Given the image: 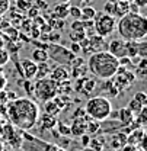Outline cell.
<instances>
[{"label":"cell","mask_w":147,"mask_h":151,"mask_svg":"<svg viewBox=\"0 0 147 151\" xmlns=\"http://www.w3.org/2000/svg\"><path fill=\"white\" fill-rule=\"evenodd\" d=\"M7 116L20 131H29L37 125L39 108L29 97H16L7 103Z\"/></svg>","instance_id":"obj_1"},{"label":"cell","mask_w":147,"mask_h":151,"mask_svg":"<svg viewBox=\"0 0 147 151\" xmlns=\"http://www.w3.org/2000/svg\"><path fill=\"white\" fill-rule=\"evenodd\" d=\"M115 29L124 41H141L147 37V19L141 13H127L118 19Z\"/></svg>","instance_id":"obj_2"},{"label":"cell","mask_w":147,"mask_h":151,"mask_svg":"<svg viewBox=\"0 0 147 151\" xmlns=\"http://www.w3.org/2000/svg\"><path fill=\"white\" fill-rule=\"evenodd\" d=\"M86 67L96 78L101 80H109L117 73L119 67V61L115 55L105 51H98L89 55L86 60Z\"/></svg>","instance_id":"obj_3"},{"label":"cell","mask_w":147,"mask_h":151,"mask_svg":"<svg viewBox=\"0 0 147 151\" xmlns=\"http://www.w3.org/2000/svg\"><path fill=\"white\" fill-rule=\"evenodd\" d=\"M83 109H85V112L89 118L101 122V121L109 118L111 112H112V103L105 96H95V97H91L86 102Z\"/></svg>","instance_id":"obj_4"},{"label":"cell","mask_w":147,"mask_h":151,"mask_svg":"<svg viewBox=\"0 0 147 151\" xmlns=\"http://www.w3.org/2000/svg\"><path fill=\"white\" fill-rule=\"evenodd\" d=\"M32 92L35 94L37 100L39 102H47V100H51L54 99L55 96L58 94V83L54 81L53 78L50 77H44V78H39L37 80Z\"/></svg>","instance_id":"obj_5"},{"label":"cell","mask_w":147,"mask_h":151,"mask_svg":"<svg viewBox=\"0 0 147 151\" xmlns=\"http://www.w3.org/2000/svg\"><path fill=\"white\" fill-rule=\"evenodd\" d=\"M93 28H95V34L102 38H108L112 35V32L117 28V19L111 15H106L104 12H96L95 18H93Z\"/></svg>","instance_id":"obj_6"},{"label":"cell","mask_w":147,"mask_h":151,"mask_svg":"<svg viewBox=\"0 0 147 151\" xmlns=\"http://www.w3.org/2000/svg\"><path fill=\"white\" fill-rule=\"evenodd\" d=\"M47 54H48V58H50V60L55 61V63L60 64V65H67V67L72 65L74 58L77 57V55H74L69 48L60 45L58 42H57V44H48V47H47Z\"/></svg>","instance_id":"obj_7"},{"label":"cell","mask_w":147,"mask_h":151,"mask_svg":"<svg viewBox=\"0 0 147 151\" xmlns=\"http://www.w3.org/2000/svg\"><path fill=\"white\" fill-rule=\"evenodd\" d=\"M106 51L111 52L112 55H115L117 58L127 57V41H124L122 38L112 39L106 44Z\"/></svg>","instance_id":"obj_8"},{"label":"cell","mask_w":147,"mask_h":151,"mask_svg":"<svg viewBox=\"0 0 147 151\" xmlns=\"http://www.w3.org/2000/svg\"><path fill=\"white\" fill-rule=\"evenodd\" d=\"M86 38H88V47L83 48L82 51L93 54V52L105 51V50H106V44H108V42H105V38L99 37V35H96V34H93V35L86 37Z\"/></svg>","instance_id":"obj_9"},{"label":"cell","mask_w":147,"mask_h":151,"mask_svg":"<svg viewBox=\"0 0 147 151\" xmlns=\"http://www.w3.org/2000/svg\"><path fill=\"white\" fill-rule=\"evenodd\" d=\"M124 129V125L118 121V119H112V118H106L104 121L99 122V132L101 134H115Z\"/></svg>","instance_id":"obj_10"},{"label":"cell","mask_w":147,"mask_h":151,"mask_svg":"<svg viewBox=\"0 0 147 151\" xmlns=\"http://www.w3.org/2000/svg\"><path fill=\"white\" fill-rule=\"evenodd\" d=\"M16 67H19L20 74L23 76L25 80H31V78H34L35 74H37V64H35L31 58H23V60H20V63H19Z\"/></svg>","instance_id":"obj_11"},{"label":"cell","mask_w":147,"mask_h":151,"mask_svg":"<svg viewBox=\"0 0 147 151\" xmlns=\"http://www.w3.org/2000/svg\"><path fill=\"white\" fill-rule=\"evenodd\" d=\"M88 119H89L88 115L85 118H76V119H73V124L70 125V135L80 137V135L86 134V121Z\"/></svg>","instance_id":"obj_12"},{"label":"cell","mask_w":147,"mask_h":151,"mask_svg":"<svg viewBox=\"0 0 147 151\" xmlns=\"http://www.w3.org/2000/svg\"><path fill=\"white\" fill-rule=\"evenodd\" d=\"M144 139H146L144 128H135L130 134H127V144H131V145H141Z\"/></svg>","instance_id":"obj_13"},{"label":"cell","mask_w":147,"mask_h":151,"mask_svg":"<svg viewBox=\"0 0 147 151\" xmlns=\"http://www.w3.org/2000/svg\"><path fill=\"white\" fill-rule=\"evenodd\" d=\"M48 77H50V78H53V80L57 81V83H63V81L69 80L70 73H69L67 65H58L57 68H54V70H51V71H50V76H48Z\"/></svg>","instance_id":"obj_14"},{"label":"cell","mask_w":147,"mask_h":151,"mask_svg":"<svg viewBox=\"0 0 147 151\" xmlns=\"http://www.w3.org/2000/svg\"><path fill=\"white\" fill-rule=\"evenodd\" d=\"M117 119L124 125V127H128L134 122V115L130 111L128 108H121L117 111Z\"/></svg>","instance_id":"obj_15"},{"label":"cell","mask_w":147,"mask_h":151,"mask_svg":"<svg viewBox=\"0 0 147 151\" xmlns=\"http://www.w3.org/2000/svg\"><path fill=\"white\" fill-rule=\"evenodd\" d=\"M37 124L39 125V129H53V128H55L57 121H55L54 116H50V115L44 113L42 116H38Z\"/></svg>","instance_id":"obj_16"},{"label":"cell","mask_w":147,"mask_h":151,"mask_svg":"<svg viewBox=\"0 0 147 151\" xmlns=\"http://www.w3.org/2000/svg\"><path fill=\"white\" fill-rule=\"evenodd\" d=\"M51 16L54 19H64L69 16V3H60V4H55L53 7V12H51Z\"/></svg>","instance_id":"obj_17"},{"label":"cell","mask_w":147,"mask_h":151,"mask_svg":"<svg viewBox=\"0 0 147 151\" xmlns=\"http://www.w3.org/2000/svg\"><path fill=\"white\" fill-rule=\"evenodd\" d=\"M44 112L47 113V115H50V116H58L60 113H61V109H60V106L55 103L54 99H51V100H47V102H44Z\"/></svg>","instance_id":"obj_18"},{"label":"cell","mask_w":147,"mask_h":151,"mask_svg":"<svg viewBox=\"0 0 147 151\" xmlns=\"http://www.w3.org/2000/svg\"><path fill=\"white\" fill-rule=\"evenodd\" d=\"M31 60L35 63V64H39V63H47L50 58H48V54L45 50L42 48H35L31 54Z\"/></svg>","instance_id":"obj_19"},{"label":"cell","mask_w":147,"mask_h":151,"mask_svg":"<svg viewBox=\"0 0 147 151\" xmlns=\"http://www.w3.org/2000/svg\"><path fill=\"white\" fill-rule=\"evenodd\" d=\"M128 4L130 0H118L115 1V18H121L128 13Z\"/></svg>","instance_id":"obj_20"},{"label":"cell","mask_w":147,"mask_h":151,"mask_svg":"<svg viewBox=\"0 0 147 151\" xmlns=\"http://www.w3.org/2000/svg\"><path fill=\"white\" fill-rule=\"evenodd\" d=\"M50 71H51V67L47 63H39L37 64V74H35V78L39 80V78H44V77H48L50 76Z\"/></svg>","instance_id":"obj_21"},{"label":"cell","mask_w":147,"mask_h":151,"mask_svg":"<svg viewBox=\"0 0 147 151\" xmlns=\"http://www.w3.org/2000/svg\"><path fill=\"white\" fill-rule=\"evenodd\" d=\"M86 134L91 135V137L98 135V134H99V121L89 118V119L86 121Z\"/></svg>","instance_id":"obj_22"},{"label":"cell","mask_w":147,"mask_h":151,"mask_svg":"<svg viewBox=\"0 0 147 151\" xmlns=\"http://www.w3.org/2000/svg\"><path fill=\"white\" fill-rule=\"evenodd\" d=\"M88 147H91V148H93V150H96V151H104V147H105L104 137H96V135H93V138L91 137V141H89V145Z\"/></svg>","instance_id":"obj_23"},{"label":"cell","mask_w":147,"mask_h":151,"mask_svg":"<svg viewBox=\"0 0 147 151\" xmlns=\"http://www.w3.org/2000/svg\"><path fill=\"white\" fill-rule=\"evenodd\" d=\"M96 89V80L95 78H83V86H82V92L85 94L93 93V90Z\"/></svg>","instance_id":"obj_24"},{"label":"cell","mask_w":147,"mask_h":151,"mask_svg":"<svg viewBox=\"0 0 147 151\" xmlns=\"http://www.w3.org/2000/svg\"><path fill=\"white\" fill-rule=\"evenodd\" d=\"M96 15V10L92 6H85L83 9H80V20H93Z\"/></svg>","instance_id":"obj_25"},{"label":"cell","mask_w":147,"mask_h":151,"mask_svg":"<svg viewBox=\"0 0 147 151\" xmlns=\"http://www.w3.org/2000/svg\"><path fill=\"white\" fill-rule=\"evenodd\" d=\"M127 108H128L130 111L133 112V115H134V116H137V115L141 112V111H143L146 106H144V105H141L138 100H135V99L133 97V99H131V100L128 102V106H127Z\"/></svg>","instance_id":"obj_26"},{"label":"cell","mask_w":147,"mask_h":151,"mask_svg":"<svg viewBox=\"0 0 147 151\" xmlns=\"http://www.w3.org/2000/svg\"><path fill=\"white\" fill-rule=\"evenodd\" d=\"M137 55L141 58H147V42L146 39L137 41Z\"/></svg>","instance_id":"obj_27"},{"label":"cell","mask_w":147,"mask_h":151,"mask_svg":"<svg viewBox=\"0 0 147 151\" xmlns=\"http://www.w3.org/2000/svg\"><path fill=\"white\" fill-rule=\"evenodd\" d=\"M55 127H57V128H55L57 132H58L61 137H69V135H70V125H66L64 122L60 121V122L55 124Z\"/></svg>","instance_id":"obj_28"},{"label":"cell","mask_w":147,"mask_h":151,"mask_svg":"<svg viewBox=\"0 0 147 151\" xmlns=\"http://www.w3.org/2000/svg\"><path fill=\"white\" fill-rule=\"evenodd\" d=\"M69 38H70L72 42H80L82 39L86 38V34H85L83 31H72L70 35H69Z\"/></svg>","instance_id":"obj_29"},{"label":"cell","mask_w":147,"mask_h":151,"mask_svg":"<svg viewBox=\"0 0 147 151\" xmlns=\"http://www.w3.org/2000/svg\"><path fill=\"white\" fill-rule=\"evenodd\" d=\"M80 6H69V16H72L73 19H80Z\"/></svg>","instance_id":"obj_30"},{"label":"cell","mask_w":147,"mask_h":151,"mask_svg":"<svg viewBox=\"0 0 147 151\" xmlns=\"http://www.w3.org/2000/svg\"><path fill=\"white\" fill-rule=\"evenodd\" d=\"M10 60V55H9V52L3 48V47H0V67H3L7 61Z\"/></svg>","instance_id":"obj_31"},{"label":"cell","mask_w":147,"mask_h":151,"mask_svg":"<svg viewBox=\"0 0 147 151\" xmlns=\"http://www.w3.org/2000/svg\"><path fill=\"white\" fill-rule=\"evenodd\" d=\"M16 6L20 12H28V9L31 7V1L28 0H16Z\"/></svg>","instance_id":"obj_32"},{"label":"cell","mask_w":147,"mask_h":151,"mask_svg":"<svg viewBox=\"0 0 147 151\" xmlns=\"http://www.w3.org/2000/svg\"><path fill=\"white\" fill-rule=\"evenodd\" d=\"M10 9V1L9 0H0V16L6 15Z\"/></svg>","instance_id":"obj_33"},{"label":"cell","mask_w":147,"mask_h":151,"mask_svg":"<svg viewBox=\"0 0 147 151\" xmlns=\"http://www.w3.org/2000/svg\"><path fill=\"white\" fill-rule=\"evenodd\" d=\"M104 13L114 16V15H115V3H109V1H106V4L104 6ZM114 18H115V16H114Z\"/></svg>","instance_id":"obj_34"},{"label":"cell","mask_w":147,"mask_h":151,"mask_svg":"<svg viewBox=\"0 0 147 151\" xmlns=\"http://www.w3.org/2000/svg\"><path fill=\"white\" fill-rule=\"evenodd\" d=\"M117 151H144L140 145H131V144H125L121 148H118Z\"/></svg>","instance_id":"obj_35"},{"label":"cell","mask_w":147,"mask_h":151,"mask_svg":"<svg viewBox=\"0 0 147 151\" xmlns=\"http://www.w3.org/2000/svg\"><path fill=\"white\" fill-rule=\"evenodd\" d=\"M133 97H134L135 100H138L141 105H144V106L147 105V94L144 93V92H137V93L134 94Z\"/></svg>","instance_id":"obj_36"},{"label":"cell","mask_w":147,"mask_h":151,"mask_svg":"<svg viewBox=\"0 0 147 151\" xmlns=\"http://www.w3.org/2000/svg\"><path fill=\"white\" fill-rule=\"evenodd\" d=\"M70 29L72 31H83V22L80 19H74L73 22H72V25H70Z\"/></svg>","instance_id":"obj_37"},{"label":"cell","mask_w":147,"mask_h":151,"mask_svg":"<svg viewBox=\"0 0 147 151\" xmlns=\"http://www.w3.org/2000/svg\"><path fill=\"white\" fill-rule=\"evenodd\" d=\"M69 50H70V51L73 52L74 55H77V54H79V52L82 51V47H80V44H79V42H72V44H70V48H69Z\"/></svg>","instance_id":"obj_38"},{"label":"cell","mask_w":147,"mask_h":151,"mask_svg":"<svg viewBox=\"0 0 147 151\" xmlns=\"http://www.w3.org/2000/svg\"><path fill=\"white\" fill-rule=\"evenodd\" d=\"M28 15H29V18H35V16H38L39 15V9H38L37 6H31L29 9H28Z\"/></svg>","instance_id":"obj_39"},{"label":"cell","mask_w":147,"mask_h":151,"mask_svg":"<svg viewBox=\"0 0 147 151\" xmlns=\"http://www.w3.org/2000/svg\"><path fill=\"white\" fill-rule=\"evenodd\" d=\"M89 141H91V135H88V134L80 135V142H82L83 147H88L89 145Z\"/></svg>","instance_id":"obj_40"},{"label":"cell","mask_w":147,"mask_h":151,"mask_svg":"<svg viewBox=\"0 0 147 151\" xmlns=\"http://www.w3.org/2000/svg\"><path fill=\"white\" fill-rule=\"evenodd\" d=\"M85 116H86V112H85L83 108L79 109V111H76V112L73 113V119H76V118H85Z\"/></svg>","instance_id":"obj_41"},{"label":"cell","mask_w":147,"mask_h":151,"mask_svg":"<svg viewBox=\"0 0 147 151\" xmlns=\"http://www.w3.org/2000/svg\"><path fill=\"white\" fill-rule=\"evenodd\" d=\"M35 6H37L39 10H41V9H42V10H45V9L48 7V3H47V1H44V0H38Z\"/></svg>","instance_id":"obj_42"},{"label":"cell","mask_w":147,"mask_h":151,"mask_svg":"<svg viewBox=\"0 0 147 151\" xmlns=\"http://www.w3.org/2000/svg\"><path fill=\"white\" fill-rule=\"evenodd\" d=\"M29 83H31L29 80H25V84H23V89L26 90V93H31V92H32V89H34L32 86H29Z\"/></svg>","instance_id":"obj_43"},{"label":"cell","mask_w":147,"mask_h":151,"mask_svg":"<svg viewBox=\"0 0 147 151\" xmlns=\"http://www.w3.org/2000/svg\"><path fill=\"white\" fill-rule=\"evenodd\" d=\"M131 1H134V3H135V4L140 7V9H143V7L146 6V0H131Z\"/></svg>","instance_id":"obj_44"},{"label":"cell","mask_w":147,"mask_h":151,"mask_svg":"<svg viewBox=\"0 0 147 151\" xmlns=\"http://www.w3.org/2000/svg\"><path fill=\"white\" fill-rule=\"evenodd\" d=\"M4 81H6V78H4V77H1V76H0V89H1V87H3V86H4Z\"/></svg>","instance_id":"obj_45"},{"label":"cell","mask_w":147,"mask_h":151,"mask_svg":"<svg viewBox=\"0 0 147 151\" xmlns=\"http://www.w3.org/2000/svg\"><path fill=\"white\" fill-rule=\"evenodd\" d=\"M4 45V39H3V35L0 34V47H3Z\"/></svg>","instance_id":"obj_46"},{"label":"cell","mask_w":147,"mask_h":151,"mask_svg":"<svg viewBox=\"0 0 147 151\" xmlns=\"http://www.w3.org/2000/svg\"><path fill=\"white\" fill-rule=\"evenodd\" d=\"M83 151H96V150H93V148H91V147H85Z\"/></svg>","instance_id":"obj_47"},{"label":"cell","mask_w":147,"mask_h":151,"mask_svg":"<svg viewBox=\"0 0 147 151\" xmlns=\"http://www.w3.org/2000/svg\"><path fill=\"white\" fill-rule=\"evenodd\" d=\"M72 0H61V3H70Z\"/></svg>","instance_id":"obj_48"},{"label":"cell","mask_w":147,"mask_h":151,"mask_svg":"<svg viewBox=\"0 0 147 151\" xmlns=\"http://www.w3.org/2000/svg\"><path fill=\"white\" fill-rule=\"evenodd\" d=\"M106 1H109V3H115V1H118V0H106Z\"/></svg>","instance_id":"obj_49"},{"label":"cell","mask_w":147,"mask_h":151,"mask_svg":"<svg viewBox=\"0 0 147 151\" xmlns=\"http://www.w3.org/2000/svg\"><path fill=\"white\" fill-rule=\"evenodd\" d=\"M83 1H86V3H89V1H93V0H83Z\"/></svg>","instance_id":"obj_50"},{"label":"cell","mask_w":147,"mask_h":151,"mask_svg":"<svg viewBox=\"0 0 147 151\" xmlns=\"http://www.w3.org/2000/svg\"><path fill=\"white\" fill-rule=\"evenodd\" d=\"M9 1H10V3H12V1H15V0H9Z\"/></svg>","instance_id":"obj_51"}]
</instances>
